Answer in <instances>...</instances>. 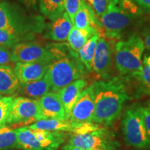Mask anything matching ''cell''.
<instances>
[{
  "instance_id": "cell-23",
  "label": "cell",
  "mask_w": 150,
  "mask_h": 150,
  "mask_svg": "<svg viewBox=\"0 0 150 150\" xmlns=\"http://www.w3.org/2000/svg\"><path fill=\"white\" fill-rule=\"evenodd\" d=\"M127 80L134 79L138 81V91L140 93L150 95V65L142 61V68L139 73L131 76Z\"/></svg>"
},
{
  "instance_id": "cell-31",
  "label": "cell",
  "mask_w": 150,
  "mask_h": 150,
  "mask_svg": "<svg viewBox=\"0 0 150 150\" xmlns=\"http://www.w3.org/2000/svg\"><path fill=\"white\" fill-rule=\"evenodd\" d=\"M17 1L30 11H36L37 10L38 0H17Z\"/></svg>"
},
{
  "instance_id": "cell-21",
  "label": "cell",
  "mask_w": 150,
  "mask_h": 150,
  "mask_svg": "<svg viewBox=\"0 0 150 150\" xmlns=\"http://www.w3.org/2000/svg\"><path fill=\"white\" fill-rule=\"evenodd\" d=\"M65 0H39L40 13L51 21L64 12Z\"/></svg>"
},
{
  "instance_id": "cell-37",
  "label": "cell",
  "mask_w": 150,
  "mask_h": 150,
  "mask_svg": "<svg viewBox=\"0 0 150 150\" xmlns=\"http://www.w3.org/2000/svg\"><path fill=\"white\" fill-rule=\"evenodd\" d=\"M1 97H1V95H0V99H1Z\"/></svg>"
},
{
  "instance_id": "cell-14",
  "label": "cell",
  "mask_w": 150,
  "mask_h": 150,
  "mask_svg": "<svg viewBox=\"0 0 150 150\" xmlns=\"http://www.w3.org/2000/svg\"><path fill=\"white\" fill-rule=\"evenodd\" d=\"M87 86V81L83 79H79L72 83L56 92L59 94L63 106H64L67 120H68V116L73 106L76 102V99L82 91Z\"/></svg>"
},
{
  "instance_id": "cell-34",
  "label": "cell",
  "mask_w": 150,
  "mask_h": 150,
  "mask_svg": "<svg viewBox=\"0 0 150 150\" xmlns=\"http://www.w3.org/2000/svg\"><path fill=\"white\" fill-rule=\"evenodd\" d=\"M62 150H83V149H81V148L74 147V146H72L70 145V144H68V145H65L64 147H63Z\"/></svg>"
},
{
  "instance_id": "cell-12",
  "label": "cell",
  "mask_w": 150,
  "mask_h": 150,
  "mask_svg": "<svg viewBox=\"0 0 150 150\" xmlns=\"http://www.w3.org/2000/svg\"><path fill=\"white\" fill-rule=\"evenodd\" d=\"M41 113L45 119H57L67 120L66 113L59 94L49 92L38 99Z\"/></svg>"
},
{
  "instance_id": "cell-33",
  "label": "cell",
  "mask_w": 150,
  "mask_h": 150,
  "mask_svg": "<svg viewBox=\"0 0 150 150\" xmlns=\"http://www.w3.org/2000/svg\"><path fill=\"white\" fill-rule=\"evenodd\" d=\"M143 42L146 47L150 50V31L143 33Z\"/></svg>"
},
{
  "instance_id": "cell-6",
  "label": "cell",
  "mask_w": 150,
  "mask_h": 150,
  "mask_svg": "<svg viewBox=\"0 0 150 150\" xmlns=\"http://www.w3.org/2000/svg\"><path fill=\"white\" fill-rule=\"evenodd\" d=\"M122 131L126 144L137 149L150 148V138L141 117L134 106L124 113Z\"/></svg>"
},
{
  "instance_id": "cell-4",
  "label": "cell",
  "mask_w": 150,
  "mask_h": 150,
  "mask_svg": "<svg viewBox=\"0 0 150 150\" xmlns=\"http://www.w3.org/2000/svg\"><path fill=\"white\" fill-rule=\"evenodd\" d=\"M87 69L79 59L76 52L70 49L65 55L54 60L49 66L45 76L52 92H58L86 74Z\"/></svg>"
},
{
  "instance_id": "cell-3",
  "label": "cell",
  "mask_w": 150,
  "mask_h": 150,
  "mask_svg": "<svg viewBox=\"0 0 150 150\" xmlns=\"http://www.w3.org/2000/svg\"><path fill=\"white\" fill-rule=\"evenodd\" d=\"M142 13L132 0H110L106 11L100 16L101 29L108 39L120 38Z\"/></svg>"
},
{
  "instance_id": "cell-20",
  "label": "cell",
  "mask_w": 150,
  "mask_h": 150,
  "mask_svg": "<svg viewBox=\"0 0 150 150\" xmlns=\"http://www.w3.org/2000/svg\"><path fill=\"white\" fill-rule=\"evenodd\" d=\"M19 148L25 150H44L32 129L28 127H19L16 129Z\"/></svg>"
},
{
  "instance_id": "cell-7",
  "label": "cell",
  "mask_w": 150,
  "mask_h": 150,
  "mask_svg": "<svg viewBox=\"0 0 150 150\" xmlns=\"http://www.w3.org/2000/svg\"><path fill=\"white\" fill-rule=\"evenodd\" d=\"M42 119L38 101L18 97H14L6 125L19 128Z\"/></svg>"
},
{
  "instance_id": "cell-36",
  "label": "cell",
  "mask_w": 150,
  "mask_h": 150,
  "mask_svg": "<svg viewBox=\"0 0 150 150\" xmlns=\"http://www.w3.org/2000/svg\"><path fill=\"white\" fill-rule=\"evenodd\" d=\"M140 150H150V148H147V149H140Z\"/></svg>"
},
{
  "instance_id": "cell-8",
  "label": "cell",
  "mask_w": 150,
  "mask_h": 150,
  "mask_svg": "<svg viewBox=\"0 0 150 150\" xmlns=\"http://www.w3.org/2000/svg\"><path fill=\"white\" fill-rule=\"evenodd\" d=\"M69 144L83 150H113L117 145L111 134L102 128L86 134H73Z\"/></svg>"
},
{
  "instance_id": "cell-15",
  "label": "cell",
  "mask_w": 150,
  "mask_h": 150,
  "mask_svg": "<svg viewBox=\"0 0 150 150\" xmlns=\"http://www.w3.org/2000/svg\"><path fill=\"white\" fill-rule=\"evenodd\" d=\"M51 90V86L48 79L45 74L42 78L32 81L20 83L18 91L17 93L35 100H38Z\"/></svg>"
},
{
  "instance_id": "cell-16",
  "label": "cell",
  "mask_w": 150,
  "mask_h": 150,
  "mask_svg": "<svg viewBox=\"0 0 150 150\" xmlns=\"http://www.w3.org/2000/svg\"><path fill=\"white\" fill-rule=\"evenodd\" d=\"M37 140L44 150H57L65 141V136L61 131L32 129Z\"/></svg>"
},
{
  "instance_id": "cell-5",
  "label": "cell",
  "mask_w": 150,
  "mask_h": 150,
  "mask_svg": "<svg viewBox=\"0 0 150 150\" xmlns=\"http://www.w3.org/2000/svg\"><path fill=\"white\" fill-rule=\"evenodd\" d=\"M144 50L143 40L136 34L116 43L113 48L115 64L121 76L128 79L142 70Z\"/></svg>"
},
{
  "instance_id": "cell-35",
  "label": "cell",
  "mask_w": 150,
  "mask_h": 150,
  "mask_svg": "<svg viewBox=\"0 0 150 150\" xmlns=\"http://www.w3.org/2000/svg\"><path fill=\"white\" fill-rule=\"evenodd\" d=\"M143 61L145 62V63H147V64L150 65V55L149 56H145V57H144V59Z\"/></svg>"
},
{
  "instance_id": "cell-27",
  "label": "cell",
  "mask_w": 150,
  "mask_h": 150,
  "mask_svg": "<svg viewBox=\"0 0 150 150\" xmlns=\"http://www.w3.org/2000/svg\"><path fill=\"white\" fill-rule=\"evenodd\" d=\"M85 2L86 0H65L64 10L68 15L72 24L74 16Z\"/></svg>"
},
{
  "instance_id": "cell-29",
  "label": "cell",
  "mask_w": 150,
  "mask_h": 150,
  "mask_svg": "<svg viewBox=\"0 0 150 150\" xmlns=\"http://www.w3.org/2000/svg\"><path fill=\"white\" fill-rule=\"evenodd\" d=\"M95 15L100 17L104 13L110 0H87Z\"/></svg>"
},
{
  "instance_id": "cell-18",
  "label": "cell",
  "mask_w": 150,
  "mask_h": 150,
  "mask_svg": "<svg viewBox=\"0 0 150 150\" xmlns=\"http://www.w3.org/2000/svg\"><path fill=\"white\" fill-rule=\"evenodd\" d=\"M20 81L10 65H0V95H12L18 92Z\"/></svg>"
},
{
  "instance_id": "cell-1",
  "label": "cell",
  "mask_w": 150,
  "mask_h": 150,
  "mask_svg": "<svg viewBox=\"0 0 150 150\" xmlns=\"http://www.w3.org/2000/svg\"><path fill=\"white\" fill-rule=\"evenodd\" d=\"M95 93V110L92 122L108 126L120 115L125 102L130 97L122 79L113 77L93 84Z\"/></svg>"
},
{
  "instance_id": "cell-17",
  "label": "cell",
  "mask_w": 150,
  "mask_h": 150,
  "mask_svg": "<svg viewBox=\"0 0 150 150\" xmlns=\"http://www.w3.org/2000/svg\"><path fill=\"white\" fill-rule=\"evenodd\" d=\"M73 25L79 29H86L93 27L101 29L100 22L88 4L85 2L74 16Z\"/></svg>"
},
{
  "instance_id": "cell-11",
  "label": "cell",
  "mask_w": 150,
  "mask_h": 150,
  "mask_svg": "<svg viewBox=\"0 0 150 150\" xmlns=\"http://www.w3.org/2000/svg\"><path fill=\"white\" fill-rule=\"evenodd\" d=\"M52 61H36L29 63L18 62L14 71L20 83L32 81L42 78Z\"/></svg>"
},
{
  "instance_id": "cell-19",
  "label": "cell",
  "mask_w": 150,
  "mask_h": 150,
  "mask_svg": "<svg viewBox=\"0 0 150 150\" xmlns=\"http://www.w3.org/2000/svg\"><path fill=\"white\" fill-rule=\"evenodd\" d=\"M97 33H99L98 30L93 27L86 29H79L76 27H72L67 38L69 47L77 52L91 37Z\"/></svg>"
},
{
  "instance_id": "cell-28",
  "label": "cell",
  "mask_w": 150,
  "mask_h": 150,
  "mask_svg": "<svg viewBox=\"0 0 150 150\" xmlns=\"http://www.w3.org/2000/svg\"><path fill=\"white\" fill-rule=\"evenodd\" d=\"M18 42H20V40L18 38L7 31L0 29V45L7 49H11Z\"/></svg>"
},
{
  "instance_id": "cell-30",
  "label": "cell",
  "mask_w": 150,
  "mask_h": 150,
  "mask_svg": "<svg viewBox=\"0 0 150 150\" xmlns=\"http://www.w3.org/2000/svg\"><path fill=\"white\" fill-rule=\"evenodd\" d=\"M11 62V52L7 48L0 45V65H8Z\"/></svg>"
},
{
  "instance_id": "cell-13",
  "label": "cell",
  "mask_w": 150,
  "mask_h": 150,
  "mask_svg": "<svg viewBox=\"0 0 150 150\" xmlns=\"http://www.w3.org/2000/svg\"><path fill=\"white\" fill-rule=\"evenodd\" d=\"M72 25L68 15L63 12L59 18L47 24L43 38L53 41H64L68 36Z\"/></svg>"
},
{
  "instance_id": "cell-2",
  "label": "cell",
  "mask_w": 150,
  "mask_h": 150,
  "mask_svg": "<svg viewBox=\"0 0 150 150\" xmlns=\"http://www.w3.org/2000/svg\"><path fill=\"white\" fill-rule=\"evenodd\" d=\"M24 6L8 1L0 3V29L18 38L20 42L31 41L44 32L47 24L42 16Z\"/></svg>"
},
{
  "instance_id": "cell-22",
  "label": "cell",
  "mask_w": 150,
  "mask_h": 150,
  "mask_svg": "<svg viewBox=\"0 0 150 150\" xmlns=\"http://www.w3.org/2000/svg\"><path fill=\"white\" fill-rule=\"evenodd\" d=\"M100 37V34H97L93 35L91 37L86 44L80 49L77 52L79 59L83 63L87 70H92V63H93V59L95 54V48H96L97 41L99 38Z\"/></svg>"
},
{
  "instance_id": "cell-24",
  "label": "cell",
  "mask_w": 150,
  "mask_h": 150,
  "mask_svg": "<svg viewBox=\"0 0 150 150\" xmlns=\"http://www.w3.org/2000/svg\"><path fill=\"white\" fill-rule=\"evenodd\" d=\"M19 148L16 129L8 127L0 128V150H11Z\"/></svg>"
},
{
  "instance_id": "cell-9",
  "label": "cell",
  "mask_w": 150,
  "mask_h": 150,
  "mask_svg": "<svg viewBox=\"0 0 150 150\" xmlns=\"http://www.w3.org/2000/svg\"><path fill=\"white\" fill-rule=\"evenodd\" d=\"M95 110V93L93 85L84 88L76 99L68 116L70 122H93Z\"/></svg>"
},
{
  "instance_id": "cell-10",
  "label": "cell",
  "mask_w": 150,
  "mask_h": 150,
  "mask_svg": "<svg viewBox=\"0 0 150 150\" xmlns=\"http://www.w3.org/2000/svg\"><path fill=\"white\" fill-rule=\"evenodd\" d=\"M113 47L111 41L99 37L92 63V70L99 76L106 79L111 70Z\"/></svg>"
},
{
  "instance_id": "cell-25",
  "label": "cell",
  "mask_w": 150,
  "mask_h": 150,
  "mask_svg": "<svg viewBox=\"0 0 150 150\" xmlns=\"http://www.w3.org/2000/svg\"><path fill=\"white\" fill-rule=\"evenodd\" d=\"M134 107L139 113L150 138V101L136 104Z\"/></svg>"
},
{
  "instance_id": "cell-26",
  "label": "cell",
  "mask_w": 150,
  "mask_h": 150,
  "mask_svg": "<svg viewBox=\"0 0 150 150\" xmlns=\"http://www.w3.org/2000/svg\"><path fill=\"white\" fill-rule=\"evenodd\" d=\"M13 99L14 97H4L0 99V128L6 125Z\"/></svg>"
},
{
  "instance_id": "cell-32",
  "label": "cell",
  "mask_w": 150,
  "mask_h": 150,
  "mask_svg": "<svg viewBox=\"0 0 150 150\" xmlns=\"http://www.w3.org/2000/svg\"><path fill=\"white\" fill-rule=\"evenodd\" d=\"M140 8L150 12V0H132Z\"/></svg>"
}]
</instances>
